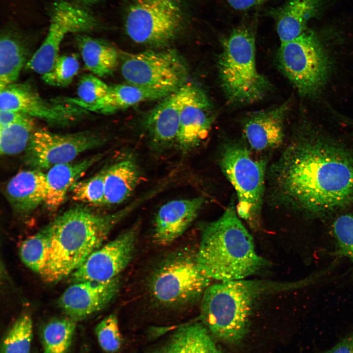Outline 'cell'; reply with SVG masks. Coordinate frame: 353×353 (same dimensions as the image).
Masks as SVG:
<instances>
[{"mask_svg":"<svg viewBox=\"0 0 353 353\" xmlns=\"http://www.w3.org/2000/svg\"><path fill=\"white\" fill-rule=\"evenodd\" d=\"M193 86L186 83L169 94L148 115L145 126L153 149L161 151L176 142L180 114Z\"/></svg>","mask_w":353,"mask_h":353,"instance_id":"16","label":"cell"},{"mask_svg":"<svg viewBox=\"0 0 353 353\" xmlns=\"http://www.w3.org/2000/svg\"><path fill=\"white\" fill-rule=\"evenodd\" d=\"M121 70L128 84L170 92L186 84L188 76L184 60L174 50L132 54L124 60Z\"/></svg>","mask_w":353,"mask_h":353,"instance_id":"10","label":"cell"},{"mask_svg":"<svg viewBox=\"0 0 353 353\" xmlns=\"http://www.w3.org/2000/svg\"><path fill=\"white\" fill-rule=\"evenodd\" d=\"M81 2L86 3H93L98 1L99 0H79Z\"/></svg>","mask_w":353,"mask_h":353,"instance_id":"40","label":"cell"},{"mask_svg":"<svg viewBox=\"0 0 353 353\" xmlns=\"http://www.w3.org/2000/svg\"><path fill=\"white\" fill-rule=\"evenodd\" d=\"M204 201L199 197L173 200L162 205L154 219L155 243L167 246L181 236L195 220Z\"/></svg>","mask_w":353,"mask_h":353,"instance_id":"18","label":"cell"},{"mask_svg":"<svg viewBox=\"0 0 353 353\" xmlns=\"http://www.w3.org/2000/svg\"><path fill=\"white\" fill-rule=\"evenodd\" d=\"M218 68L221 86L230 103H252L270 90L269 82L257 69L254 32L247 25L235 27L224 39Z\"/></svg>","mask_w":353,"mask_h":353,"instance_id":"5","label":"cell"},{"mask_svg":"<svg viewBox=\"0 0 353 353\" xmlns=\"http://www.w3.org/2000/svg\"><path fill=\"white\" fill-rule=\"evenodd\" d=\"M273 173L279 196L302 210L326 213L353 200V158L324 138L295 141L274 164Z\"/></svg>","mask_w":353,"mask_h":353,"instance_id":"1","label":"cell"},{"mask_svg":"<svg viewBox=\"0 0 353 353\" xmlns=\"http://www.w3.org/2000/svg\"><path fill=\"white\" fill-rule=\"evenodd\" d=\"M76 322L66 317L53 319L42 330L43 353H67L76 328Z\"/></svg>","mask_w":353,"mask_h":353,"instance_id":"28","label":"cell"},{"mask_svg":"<svg viewBox=\"0 0 353 353\" xmlns=\"http://www.w3.org/2000/svg\"><path fill=\"white\" fill-rule=\"evenodd\" d=\"M302 280L278 282L245 279L210 285L202 298L200 320L222 341L236 344L246 335L255 302L262 296L303 286Z\"/></svg>","mask_w":353,"mask_h":353,"instance_id":"4","label":"cell"},{"mask_svg":"<svg viewBox=\"0 0 353 353\" xmlns=\"http://www.w3.org/2000/svg\"><path fill=\"white\" fill-rule=\"evenodd\" d=\"M171 93L128 83L117 84L109 86L104 97L84 109L88 111L111 114L142 102L164 98Z\"/></svg>","mask_w":353,"mask_h":353,"instance_id":"24","label":"cell"},{"mask_svg":"<svg viewBox=\"0 0 353 353\" xmlns=\"http://www.w3.org/2000/svg\"><path fill=\"white\" fill-rule=\"evenodd\" d=\"M268 0H226L232 8L238 11L249 10Z\"/></svg>","mask_w":353,"mask_h":353,"instance_id":"38","label":"cell"},{"mask_svg":"<svg viewBox=\"0 0 353 353\" xmlns=\"http://www.w3.org/2000/svg\"><path fill=\"white\" fill-rule=\"evenodd\" d=\"M211 280L200 270L195 255L180 253L166 259L154 270L149 290L159 304L181 307L201 299Z\"/></svg>","mask_w":353,"mask_h":353,"instance_id":"8","label":"cell"},{"mask_svg":"<svg viewBox=\"0 0 353 353\" xmlns=\"http://www.w3.org/2000/svg\"><path fill=\"white\" fill-rule=\"evenodd\" d=\"M95 334L100 347L106 353H116L121 348L122 336L115 314L102 319L96 326Z\"/></svg>","mask_w":353,"mask_h":353,"instance_id":"35","label":"cell"},{"mask_svg":"<svg viewBox=\"0 0 353 353\" xmlns=\"http://www.w3.org/2000/svg\"><path fill=\"white\" fill-rule=\"evenodd\" d=\"M141 179L136 161L128 157L107 167L105 176V204L114 205L127 200Z\"/></svg>","mask_w":353,"mask_h":353,"instance_id":"25","label":"cell"},{"mask_svg":"<svg viewBox=\"0 0 353 353\" xmlns=\"http://www.w3.org/2000/svg\"><path fill=\"white\" fill-rule=\"evenodd\" d=\"M51 237L50 223L21 244L19 253L21 259L32 271H42L47 259Z\"/></svg>","mask_w":353,"mask_h":353,"instance_id":"29","label":"cell"},{"mask_svg":"<svg viewBox=\"0 0 353 353\" xmlns=\"http://www.w3.org/2000/svg\"><path fill=\"white\" fill-rule=\"evenodd\" d=\"M215 118L212 103L200 88L194 85L180 116L176 139L186 153L199 146L207 136Z\"/></svg>","mask_w":353,"mask_h":353,"instance_id":"17","label":"cell"},{"mask_svg":"<svg viewBox=\"0 0 353 353\" xmlns=\"http://www.w3.org/2000/svg\"><path fill=\"white\" fill-rule=\"evenodd\" d=\"M0 110H10L56 126L76 122L88 111L75 104L42 98L28 84L13 83L0 90Z\"/></svg>","mask_w":353,"mask_h":353,"instance_id":"14","label":"cell"},{"mask_svg":"<svg viewBox=\"0 0 353 353\" xmlns=\"http://www.w3.org/2000/svg\"><path fill=\"white\" fill-rule=\"evenodd\" d=\"M139 228L137 223L92 252L69 276L70 282H104L119 277L133 257Z\"/></svg>","mask_w":353,"mask_h":353,"instance_id":"13","label":"cell"},{"mask_svg":"<svg viewBox=\"0 0 353 353\" xmlns=\"http://www.w3.org/2000/svg\"><path fill=\"white\" fill-rule=\"evenodd\" d=\"M282 73L302 96L318 95L328 82L332 70L330 57L318 36L305 31L280 44L277 54Z\"/></svg>","mask_w":353,"mask_h":353,"instance_id":"6","label":"cell"},{"mask_svg":"<svg viewBox=\"0 0 353 353\" xmlns=\"http://www.w3.org/2000/svg\"><path fill=\"white\" fill-rule=\"evenodd\" d=\"M322 0H287L275 12L280 44L296 38L306 30L309 20L316 15Z\"/></svg>","mask_w":353,"mask_h":353,"instance_id":"23","label":"cell"},{"mask_svg":"<svg viewBox=\"0 0 353 353\" xmlns=\"http://www.w3.org/2000/svg\"><path fill=\"white\" fill-rule=\"evenodd\" d=\"M79 69V62L75 54L59 56L52 70L42 76V78L49 85L67 86L72 82Z\"/></svg>","mask_w":353,"mask_h":353,"instance_id":"34","label":"cell"},{"mask_svg":"<svg viewBox=\"0 0 353 353\" xmlns=\"http://www.w3.org/2000/svg\"><path fill=\"white\" fill-rule=\"evenodd\" d=\"M185 21L182 0H130L125 26L135 42L158 46L175 39Z\"/></svg>","mask_w":353,"mask_h":353,"instance_id":"9","label":"cell"},{"mask_svg":"<svg viewBox=\"0 0 353 353\" xmlns=\"http://www.w3.org/2000/svg\"><path fill=\"white\" fill-rule=\"evenodd\" d=\"M29 116L16 111L0 110V128L23 121Z\"/></svg>","mask_w":353,"mask_h":353,"instance_id":"37","label":"cell"},{"mask_svg":"<svg viewBox=\"0 0 353 353\" xmlns=\"http://www.w3.org/2000/svg\"><path fill=\"white\" fill-rule=\"evenodd\" d=\"M325 353H353V335L344 338Z\"/></svg>","mask_w":353,"mask_h":353,"instance_id":"39","label":"cell"},{"mask_svg":"<svg viewBox=\"0 0 353 353\" xmlns=\"http://www.w3.org/2000/svg\"><path fill=\"white\" fill-rule=\"evenodd\" d=\"M101 157V154H98L78 161L58 164L48 170L44 202L47 209L51 212L56 210L65 201L72 187Z\"/></svg>","mask_w":353,"mask_h":353,"instance_id":"21","label":"cell"},{"mask_svg":"<svg viewBox=\"0 0 353 353\" xmlns=\"http://www.w3.org/2000/svg\"><path fill=\"white\" fill-rule=\"evenodd\" d=\"M119 277L109 281H84L71 283L59 297L58 304L67 317L76 321L103 309L119 291Z\"/></svg>","mask_w":353,"mask_h":353,"instance_id":"15","label":"cell"},{"mask_svg":"<svg viewBox=\"0 0 353 353\" xmlns=\"http://www.w3.org/2000/svg\"><path fill=\"white\" fill-rule=\"evenodd\" d=\"M32 335L31 317L27 314L21 315L5 335L1 353H30Z\"/></svg>","mask_w":353,"mask_h":353,"instance_id":"31","label":"cell"},{"mask_svg":"<svg viewBox=\"0 0 353 353\" xmlns=\"http://www.w3.org/2000/svg\"><path fill=\"white\" fill-rule=\"evenodd\" d=\"M238 216L230 205L219 219L202 227L195 258L200 270L211 280L245 279L269 264L257 253L252 236Z\"/></svg>","mask_w":353,"mask_h":353,"instance_id":"3","label":"cell"},{"mask_svg":"<svg viewBox=\"0 0 353 353\" xmlns=\"http://www.w3.org/2000/svg\"><path fill=\"white\" fill-rule=\"evenodd\" d=\"M105 140L92 130L60 134L36 130L25 151L24 161L29 169L48 170L74 161L82 153L101 146Z\"/></svg>","mask_w":353,"mask_h":353,"instance_id":"11","label":"cell"},{"mask_svg":"<svg viewBox=\"0 0 353 353\" xmlns=\"http://www.w3.org/2000/svg\"><path fill=\"white\" fill-rule=\"evenodd\" d=\"M29 50L17 33L2 32L0 40V90L14 83L24 65L27 63Z\"/></svg>","mask_w":353,"mask_h":353,"instance_id":"26","label":"cell"},{"mask_svg":"<svg viewBox=\"0 0 353 353\" xmlns=\"http://www.w3.org/2000/svg\"><path fill=\"white\" fill-rule=\"evenodd\" d=\"M200 320L178 327L148 353H223Z\"/></svg>","mask_w":353,"mask_h":353,"instance_id":"22","label":"cell"},{"mask_svg":"<svg viewBox=\"0 0 353 353\" xmlns=\"http://www.w3.org/2000/svg\"><path fill=\"white\" fill-rule=\"evenodd\" d=\"M98 26V21L86 10L66 1L55 3L46 37L28 60L26 68L42 76L49 73L59 56L60 45L67 34L90 31Z\"/></svg>","mask_w":353,"mask_h":353,"instance_id":"12","label":"cell"},{"mask_svg":"<svg viewBox=\"0 0 353 353\" xmlns=\"http://www.w3.org/2000/svg\"><path fill=\"white\" fill-rule=\"evenodd\" d=\"M333 228L339 254L349 258L353 263V214L338 217Z\"/></svg>","mask_w":353,"mask_h":353,"instance_id":"36","label":"cell"},{"mask_svg":"<svg viewBox=\"0 0 353 353\" xmlns=\"http://www.w3.org/2000/svg\"><path fill=\"white\" fill-rule=\"evenodd\" d=\"M76 43L85 68L99 77L113 73L118 64V53L105 42L86 35L77 37Z\"/></svg>","mask_w":353,"mask_h":353,"instance_id":"27","label":"cell"},{"mask_svg":"<svg viewBox=\"0 0 353 353\" xmlns=\"http://www.w3.org/2000/svg\"><path fill=\"white\" fill-rule=\"evenodd\" d=\"M220 166L236 192L238 216L256 225L264 193L266 162L254 159L245 146L230 143L221 151Z\"/></svg>","mask_w":353,"mask_h":353,"instance_id":"7","label":"cell"},{"mask_svg":"<svg viewBox=\"0 0 353 353\" xmlns=\"http://www.w3.org/2000/svg\"><path fill=\"white\" fill-rule=\"evenodd\" d=\"M143 202L139 199L119 211L106 214L79 204L58 216L50 223L49 251L40 274L43 280L55 283L69 277L103 245L115 226Z\"/></svg>","mask_w":353,"mask_h":353,"instance_id":"2","label":"cell"},{"mask_svg":"<svg viewBox=\"0 0 353 353\" xmlns=\"http://www.w3.org/2000/svg\"><path fill=\"white\" fill-rule=\"evenodd\" d=\"M107 167L87 179L78 180L70 191L74 201L93 206L105 204L104 180Z\"/></svg>","mask_w":353,"mask_h":353,"instance_id":"32","label":"cell"},{"mask_svg":"<svg viewBox=\"0 0 353 353\" xmlns=\"http://www.w3.org/2000/svg\"><path fill=\"white\" fill-rule=\"evenodd\" d=\"M109 86L93 74L83 76L77 89V98L66 99L69 102L82 108L97 102L107 93Z\"/></svg>","mask_w":353,"mask_h":353,"instance_id":"33","label":"cell"},{"mask_svg":"<svg viewBox=\"0 0 353 353\" xmlns=\"http://www.w3.org/2000/svg\"><path fill=\"white\" fill-rule=\"evenodd\" d=\"M288 101L251 113L245 120L244 134L251 147L263 151L278 147L284 138V120Z\"/></svg>","mask_w":353,"mask_h":353,"instance_id":"19","label":"cell"},{"mask_svg":"<svg viewBox=\"0 0 353 353\" xmlns=\"http://www.w3.org/2000/svg\"><path fill=\"white\" fill-rule=\"evenodd\" d=\"M47 189L46 174L29 169L18 172L10 179L4 188V195L12 210L25 216L44 203Z\"/></svg>","mask_w":353,"mask_h":353,"instance_id":"20","label":"cell"},{"mask_svg":"<svg viewBox=\"0 0 353 353\" xmlns=\"http://www.w3.org/2000/svg\"><path fill=\"white\" fill-rule=\"evenodd\" d=\"M33 118L0 128V151L3 155H13L25 151L36 130Z\"/></svg>","mask_w":353,"mask_h":353,"instance_id":"30","label":"cell"}]
</instances>
